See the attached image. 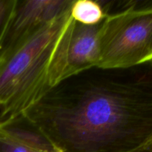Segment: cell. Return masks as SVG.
Here are the masks:
<instances>
[{
    "mask_svg": "<svg viewBox=\"0 0 152 152\" xmlns=\"http://www.w3.org/2000/svg\"><path fill=\"white\" fill-rule=\"evenodd\" d=\"M71 16L76 22L85 25H96L106 17L101 1L77 0L71 4Z\"/></svg>",
    "mask_w": 152,
    "mask_h": 152,
    "instance_id": "7",
    "label": "cell"
},
{
    "mask_svg": "<svg viewBox=\"0 0 152 152\" xmlns=\"http://www.w3.org/2000/svg\"><path fill=\"white\" fill-rule=\"evenodd\" d=\"M0 152H59L23 115L0 119Z\"/></svg>",
    "mask_w": 152,
    "mask_h": 152,
    "instance_id": "6",
    "label": "cell"
},
{
    "mask_svg": "<svg viewBox=\"0 0 152 152\" xmlns=\"http://www.w3.org/2000/svg\"><path fill=\"white\" fill-rule=\"evenodd\" d=\"M22 115L59 152H143L152 136V60L79 73Z\"/></svg>",
    "mask_w": 152,
    "mask_h": 152,
    "instance_id": "1",
    "label": "cell"
},
{
    "mask_svg": "<svg viewBox=\"0 0 152 152\" xmlns=\"http://www.w3.org/2000/svg\"><path fill=\"white\" fill-rule=\"evenodd\" d=\"M74 0H16L0 37V54L7 51L56 16Z\"/></svg>",
    "mask_w": 152,
    "mask_h": 152,
    "instance_id": "5",
    "label": "cell"
},
{
    "mask_svg": "<svg viewBox=\"0 0 152 152\" xmlns=\"http://www.w3.org/2000/svg\"><path fill=\"white\" fill-rule=\"evenodd\" d=\"M16 0H0V37L6 26Z\"/></svg>",
    "mask_w": 152,
    "mask_h": 152,
    "instance_id": "8",
    "label": "cell"
},
{
    "mask_svg": "<svg viewBox=\"0 0 152 152\" xmlns=\"http://www.w3.org/2000/svg\"><path fill=\"white\" fill-rule=\"evenodd\" d=\"M102 22L85 25L72 19L52 60L49 74L50 88L65 79L97 66Z\"/></svg>",
    "mask_w": 152,
    "mask_h": 152,
    "instance_id": "4",
    "label": "cell"
},
{
    "mask_svg": "<svg viewBox=\"0 0 152 152\" xmlns=\"http://www.w3.org/2000/svg\"><path fill=\"white\" fill-rule=\"evenodd\" d=\"M143 152H152V136L144 148Z\"/></svg>",
    "mask_w": 152,
    "mask_h": 152,
    "instance_id": "9",
    "label": "cell"
},
{
    "mask_svg": "<svg viewBox=\"0 0 152 152\" xmlns=\"http://www.w3.org/2000/svg\"><path fill=\"white\" fill-rule=\"evenodd\" d=\"M152 60V1H108L97 66L126 68Z\"/></svg>",
    "mask_w": 152,
    "mask_h": 152,
    "instance_id": "3",
    "label": "cell"
},
{
    "mask_svg": "<svg viewBox=\"0 0 152 152\" xmlns=\"http://www.w3.org/2000/svg\"><path fill=\"white\" fill-rule=\"evenodd\" d=\"M70 10L0 54V119L22 115L50 89V65L72 20Z\"/></svg>",
    "mask_w": 152,
    "mask_h": 152,
    "instance_id": "2",
    "label": "cell"
}]
</instances>
